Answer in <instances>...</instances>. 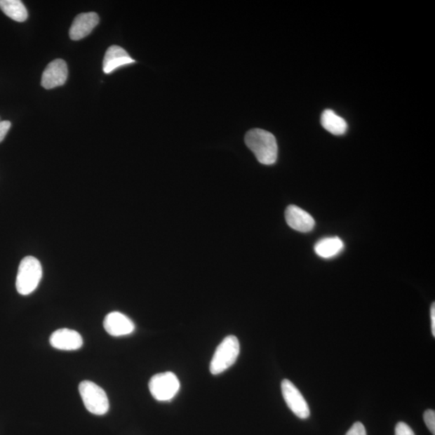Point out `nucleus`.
I'll use <instances>...</instances> for the list:
<instances>
[{
  "mask_svg": "<svg viewBox=\"0 0 435 435\" xmlns=\"http://www.w3.org/2000/svg\"><path fill=\"white\" fill-rule=\"evenodd\" d=\"M149 388L152 396L159 401H171L180 389V382L171 372L154 375L150 380Z\"/></svg>",
  "mask_w": 435,
  "mask_h": 435,
  "instance_id": "39448f33",
  "label": "nucleus"
},
{
  "mask_svg": "<svg viewBox=\"0 0 435 435\" xmlns=\"http://www.w3.org/2000/svg\"><path fill=\"white\" fill-rule=\"evenodd\" d=\"M431 331L432 335L435 337V304L433 303L431 309Z\"/></svg>",
  "mask_w": 435,
  "mask_h": 435,
  "instance_id": "aec40b11",
  "label": "nucleus"
},
{
  "mask_svg": "<svg viewBox=\"0 0 435 435\" xmlns=\"http://www.w3.org/2000/svg\"><path fill=\"white\" fill-rule=\"evenodd\" d=\"M11 126H12V123H11L10 121H0V143H1L5 137H6Z\"/></svg>",
  "mask_w": 435,
  "mask_h": 435,
  "instance_id": "6ab92c4d",
  "label": "nucleus"
},
{
  "mask_svg": "<svg viewBox=\"0 0 435 435\" xmlns=\"http://www.w3.org/2000/svg\"><path fill=\"white\" fill-rule=\"evenodd\" d=\"M241 351L239 340L236 336L228 335L217 347L210 366L211 374L219 375L232 367L237 361Z\"/></svg>",
  "mask_w": 435,
  "mask_h": 435,
  "instance_id": "7ed1b4c3",
  "label": "nucleus"
},
{
  "mask_svg": "<svg viewBox=\"0 0 435 435\" xmlns=\"http://www.w3.org/2000/svg\"><path fill=\"white\" fill-rule=\"evenodd\" d=\"M321 124L328 132L335 135H344L347 130L345 119L330 109L323 112L321 116Z\"/></svg>",
  "mask_w": 435,
  "mask_h": 435,
  "instance_id": "4468645a",
  "label": "nucleus"
},
{
  "mask_svg": "<svg viewBox=\"0 0 435 435\" xmlns=\"http://www.w3.org/2000/svg\"><path fill=\"white\" fill-rule=\"evenodd\" d=\"M281 391L288 407L297 417L301 420H307L311 415L307 401L290 380L287 379L282 380Z\"/></svg>",
  "mask_w": 435,
  "mask_h": 435,
  "instance_id": "423d86ee",
  "label": "nucleus"
},
{
  "mask_svg": "<svg viewBox=\"0 0 435 435\" xmlns=\"http://www.w3.org/2000/svg\"><path fill=\"white\" fill-rule=\"evenodd\" d=\"M424 422L433 435H435V412L433 410H427L423 415Z\"/></svg>",
  "mask_w": 435,
  "mask_h": 435,
  "instance_id": "dca6fc26",
  "label": "nucleus"
},
{
  "mask_svg": "<svg viewBox=\"0 0 435 435\" xmlns=\"http://www.w3.org/2000/svg\"><path fill=\"white\" fill-rule=\"evenodd\" d=\"M103 328L109 335L119 337L132 334L135 324L126 315L115 312L107 315L103 321Z\"/></svg>",
  "mask_w": 435,
  "mask_h": 435,
  "instance_id": "1a4fd4ad",
  "label": "nucleus"
},
{
  "mask_svg": "<svg viewBox=\"0 0 435 435\" xmlns=\"http://www.w3.org/2000/svg\"><path fill=\"white\" fill-rule=\"evenodd\" d=\"M286 220L287 225L293 230L300 232H312L315 226L314 218L308 212L295 205L288 206Z\"/></svg>",
  "mask_w": 435,
  "mask_h": 435,
  "instance_id": "9b49d317",
  "label": "nucleus"
},
{
  "mask_svg": "<svg viewBox=\"0 0 435 435\" xmlns=\"http://www.w3.org/2000/svg\"><path fill=\"white\" fill-rule=\"evenodd\" d=\"M68 78L67 64L62 59H56L47 65L44 70L41 85L50 90L63 86Z\"/></svg>",
  "mask_w": 435,
  "mask_h": 435,
  "instance_id": "0eeeda50",
  "label": "nucleus"
},
{
  "mask_svg": "<svg viewBox=\"0 0 435 435\" xmlns=\"http://www.w3.org/2000/svg\"><path fill=\"white\" fill-rule=\"evenodd\" d=\"M395 435H415V434L406 423L400 422L396 424Z\"/></svg>",
  "mask_w": 435,
  "mask_h": 435,
  "instance_id": "f3484780",
  "label": "nucleus"
},
{
  "mask_svg": "<svg viewBox=\"0 0 435 435\" xmlns=\"http://www.w3.org/2000/svg\"><path fill=\"white\" fill-rule=\"evenodd\" d=\"M0 9L15 21L25 22L28 19V11L20 0H0Z\"/></svg>",
  "mask_w": 435,
  "mask_h": 435,
  "instance_id": "2eb2a0df",
  "label": "nucleus"
},
{
  "mask_svg": "<svg viewBox=\"0 0 435 435\" xmlns=\"http://www.w3.org/2000/svg\"><path fill=\"white\" fill-rule=\"evenodd\" d=\"M134 60L129 56L123 48L112 46L108 48L102 62V70L105 74H111L116 69L123 65L134 63Z\"/></svg>",
  "mask_w": 435,
  "mask_h": 435,
  "instance_id": "f8f14e48",
  "label": "nucleus"
},
{
  "mask_svg": "<svg viewBox=\"0 0 435 435\" xmlns=\"http://www.w3.org/2000/svg\"><path fill=\"white\" fill-rule=\"evenodd\" d=\"M100 23V18L95 13H81L76 16L69 29V37L79 41L88 36Z\"/></svg>",
  "mask_w": 435,
  "mask_h": 435,
  "instance_id": "9d476101",
  "label": "nucleus"
},
{
  "mask_svg": "<svg viewBox=\"0 0 435 435\" xmlns=\"http://www.w3.org/2000/svg\"><path fill=\"white\" fill-rule=\"evenodd\" d=\"M344 248L342 239L337 236L326 237L321 239L314 246V252L319 257L330 259L339 255Z\"/></svg>",
  "mask_w": 435,
  "mask_h": 435,
  "instance_id": "ddd939ff",
  "label": "nucleus"
},
{
  "mask_svg": "<svg viewBox=\"0 0 435 435\" xmlns=\"http://www.w3.org/2000/svg\"><path fill=\"white\" fill-rule=\"evenodd\" d=\"M42 279L40 261L34 257H26L21 260L15 287L21 295H29L34 292Z\"/></svg>",
  "mask_w": 435,
  "mask_h": 435,
  "instance_id": "f03ea898",
  "label": "nucleus"
},
{
  "mask_svg": "<svg viewBox=\"0 0 435 435\" xmlns=\"http://www.w3.org/2000/svg\"><path fill=\"white\" fill-rule=\"evenodd\" d=\"M346 435H367L366 429L361 422H357L353 424Z\"/></svg>",
  "mask_w": 435,
  "mask_h": 435,
  "instance_id": "a211bd4d",
  "label": "nucleus"
},
{
  "mask_svg": "<svg viewBox=\"0 0 435 435\" xmlns=\"http://www.w3.org/2000/svg\"><path fill=\"white\" fill-rule=\"evenodd\" d=\"M79 389L87 410L98 416L106 415L110 405L106 392L100 386L90 380H83L80 383Z\"/></svg>",
  "mask_w": 435,
  "mask_h": 435,
  "instance_id": "20e7f679",
  "label": "nucleus"
},
{
  "mask_svg": "<svg viewBox=\"0 0 435 435\" xmlns=\"http://www.w3.org/2000/svg\"><path fill=\"white\" fill-rule=\"evenodd\" d=\"M51 344L62 351H76L83 345V337L78 331L68 328L59 329L51 335Z\"/></svg>",
  "mask_w": 435,
  "mask_h": 435,
  "instance_id": "6e6552de",
  "label": "nucleus"
},
{
  "mask_svg": "<svg viewBox=\"0 0 435 435\" xmlns=\"http://www.w3.org/2000/svg\"><path fill=\"white\" fill-rule=\"evenodd\" d=\"M246 143L261 164L270 166L276 161L279 147L274 135L267 130L260 128L248 130Z\"/></svg>",
  "mask_w": 435,
  "mask_h": 435,
  "instance_id": "f257e3e1",
  "label": "nucleus"
}]
</instances>
